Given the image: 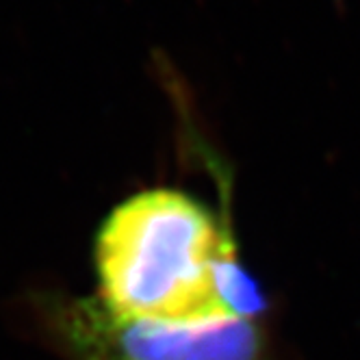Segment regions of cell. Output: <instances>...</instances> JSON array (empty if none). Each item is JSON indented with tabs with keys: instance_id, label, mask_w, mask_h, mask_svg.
Segmentation results:
<instances>
[{
	"instance_id": "cell-1",
	"label": "cell",
	"mask_w": 360,
	"mask_h": 360,
	"mask_svg": "<svg viewBox=\"0 0 360 360\" xmlns=\"http://www.w3.org/2000/svg\"><path fill=\"white\" fill-rule=\"evenodd\" d=\"M94 263L98 300L126 319L256 321L265 308L226 224L180 189H146L120 202L96 235Z\"/></svg>"
},
{
	"instance_id": "cell-2",
	"label": "cell",
	"mask_w": 360,
	"mask_h": 360,
	"mask_svg": "<svg viewBox=\"0 0 360 360\" xmlns=\"http://www.w3.org/2000/svg\"><path fill=\"white\" fill-rule=\"evenodd\" d=\"M48 332L72 360H269L259 321L167 326L126 319L98 297H48Z\"/></svg>"
}]
</instances>
